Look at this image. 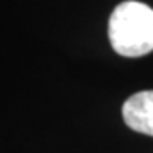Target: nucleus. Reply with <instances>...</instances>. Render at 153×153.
Returning a JSON list of instances; mask_svg holds the SVG:
<instances>
[{
  "label": "nucleus",
  "mask_w": 153,
  "mask_h": 153,
  "mask_svg": "<svg viewBox=\"0 0 153 153\" xmlns=\"http://www.w3.org/2000/svg\"><path fill=\"white\" fill-rule=\"evenodd\" d=\"M109 41L117 55L138 58L153 51V9L143 2L128 0L109 17Z\"/></svg>",
  "instance_id": "1"
},
{
  "label": "nucleus",
  "mask_w": 153,
  "mask_h": 153,
  "mask_svg": "<svg viewBox=\"0 0 153 153\" xmlns=\"http://www.w3.org/2000/svg\"><path fill=\"white\" fill-rule=\"evenodd\" d=\"M124 123L133 131L153 136V90H143L123 104Z\"/></svg>",
  "instance_id": "2"
}]
</instances>
